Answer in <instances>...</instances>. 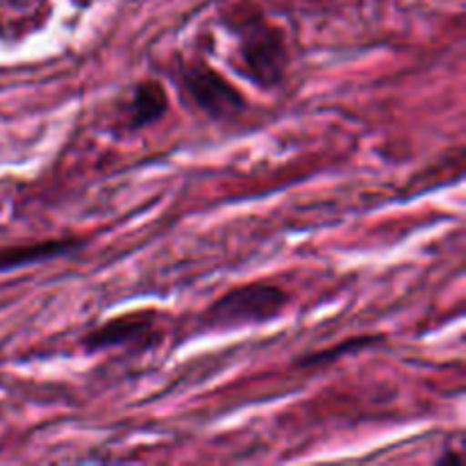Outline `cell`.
Wrapping results in <instances>:
<instances>
[{
  "label": "cell",
  "instance_id": "cell-1",
  "mask_svg": "<svg viewBox=\"0 0 466 466\" xmlns=\"http://www.w3.org/2000/svg\"><path fill=\"white\" fill-rule=\"evenodd\" d=\"M228 27H232L237 36V50L246 76L264 89L280 85L289 64L285 32L248 7L232 9Z\"/></svg>",
  "mask_w": 466,
  "mask_h": 466
},
{
  "label": "cell",
  "instance_id": "cell-6",
  "mask_svg": "<svg viewBox=\"0 0 466 466\" xmlns=\"http://www.w3.org/2000/svg\"><path fill=\"white\" fill-rule=\"evenodd\" d=\"M80 246L82 239H76V237H59V239H44L23 246H9V248L0 250V271H12V268L32 267V264L64 258L68 253H76Z\"/></svg>",
  "mask_w": 466,
  "mask_h": 466
},
{
  "label": "cell",
  "instance_id": "cell-5",
  "mask_svg": "<svg viewBox=\"0 0 466 466\" xmlns=\"http://www.w3.org/2000/svg\"><path fill=\"white\" fill-rule=\"evenodd\" d=\"M168 96L159 80H144L132 89L121 112L123 130H144L167 114Z\"/></svg>",
  "mask_w": 466,
  "mask_h": 466
},
{
  "label": "cell",
  "instance_id": "cell-4",
  "mask_svg": "<svg viewBox=\"0 0 466 466\" xmlns=\"http://www.w3.org/2000/svg\"><path fill=\"white\" fill-rule=\"evenodd\" d=\"M162 332L153 317L146 314H126V317L109 319L103 326L94 328L82 337V349L86 353H100L109 349H132L148 350L159 341Z\"/></svg>",
  "mask_w": 466,
  "mask_h": 466
},
{
  "label": "cell",
  "instance_id": "cell-3",
  "mask_svg": "<svg viewBox=\"0 0 466 466\" xmlns=\"http://www.w3.org/2000/svg\"><path fill=\"white\" fill-rule=\"evenodd\" d=\"M180 82L185 94L194 100L196 107L208 114V116L217 118V121H230V118L239 116L246 109V100L241 91L208 64H189L182 71Z\"/></svg>",
  "mask_w": 466,
  "mask_h": 466
},
{
  "label": "cell",
  "instance_id": "cell-7",
  "mask_svg": "<svg viewBox=\"0 0 466 466\" xmlns=\"http://www.w3.org/2000/svg\"><path fill=\"white\" fill-rule=\"evenodd\" d=\"M373 341H378L376 337H358V339H349L344 341V344H337L332 346V349L321 350V353H314V355H308V358L299 360V367H319V364L332 362V360H337L339 355L350 353V350H360L364 349V346H371Z\"/></svg>",
  "mask_w": 466,
  "mask_h": 466
},
{
  "label": "cell",
  "instance_id": "cell-2",
  "mask_svg": "<svg viewBox=\"0 0 466 466\" xmlns=\"http://www.w3.org/2000/svg\"><path fill=\"white\" fill-rule=\"evenodd\" d=\"M287 303H289V296L282 287L268 285V282H250V285H239L218 296L200 314L198 321L203 330H239L246 326L273 321L285 312Z\"/></svg>",
  "mask_w": 466,
  "mask_h": 466
}]
</instances>
